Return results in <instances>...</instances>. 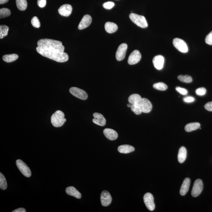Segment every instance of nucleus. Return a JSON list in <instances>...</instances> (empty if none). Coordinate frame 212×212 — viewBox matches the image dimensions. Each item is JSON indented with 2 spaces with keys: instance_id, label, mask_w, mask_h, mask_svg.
I'll return each instance as SVG.
<instances>
[{
  "instance_id": "obj_1",
  "label": "nucleus",
  "mask_w": 212,
  "mask_h": 212,
  "mask_svg": "<svg viewBox=\"0 0 212 212\" xmlns=\"http://www.w3.org/2000/svg\"><path fill=\"white\" fill-rule=\"evenodd\" d=\"M36 51L38 53L57 62L64 63L68 60L69 57L64 52V47L62 43L53 39H44L38 42Z\"/></svg>"
},
{
  "instance_id": "obj_2",
  "label": "nucleus",
  "mask_w": 212,
  "mask_h": 212,
  "mask_svg": "<svg viewBox=\"0 0 212 212\" xmlns=\"http://www.w3.org/2000/svg\"><path fill=\"white\" fill-rule=\"evenodd\" d=\"M64 114L60 110H57L52 114L51 118V123L54 127H60L62 126L66 121Z\"/></svg>"
},
{
  "instance_id": "obj_3",
  "label": "nucleus",
  "mask_w": 212,
  "mask_h": 212,
  "mask_svg": "<svg viewBox=\"0 0 212 212\" xmlns=\"http://www.w3.org/2000/svg\"><path fill=\"white\" fill-rule=\"evenodd\" d=\"M129 18L132 21L139 27L142 28H145L148 26L147 21L143 16L131 13L130 14Z\"/></svg>"
},
{
  "instance_id": "obj_4",
  "label": "nucleus",
  "mask_w": 212,
  "mask_h": 212,
  "mask_svg": "<svg viewBox=\"0 0 212 212\" xmlns=\"http://www.w3.org/2000/svg\"><path fill=\"white\" fill-rule=\"evenodd\" d=\"M16 165L19 171L24 176L28 178L30 177L31 176V172L30 168L22 160H17Z\"/></svg>"
},
{
  "instance_id": "obj_5",
  "label": "nucleus",
  "mask_w": 212,
  "mask_h": 212,
  "mask_svg": "<svg viewBox=\"0 0 212 212\" xmlns=\"http://www.w3.org/2000/svg\"><path fill=\"white\" fill-rule=\"evenodd\" d=\"M70 93L75 97L80 99L86 100L88 98L87 93L83 90L77 87H71L69 90Z\"/></svg>"
},
{
  "instance_id": "obj_6",
  "label": "nucleus",
  "mask_w": 212,
  "mask_h": 212,
  "mask_svg": "<svg viewBox=\"0 0 212 212\" xmlns=\"http://www.w3.org/2000/svg\"><path fill=\"white\" fill-rule=\"evenodd\" d=\"M203 189V184L201 179H197L194 184L191 191V195L194 197H197L201 193Z\"/></svg>"
},
{
  "instance_id": "obj_7",
  "label": "nucleus",
  "mask_w": 212,
  "mask_h": 212,
  "mask_svg": "<svg viewBox=\"0 0 212 212\" xmlns=\"http://www.w3.org/2000/svg\"><path fill=\"white\" fill-rule=\"evenodd\" d=\"M174 47L180 52L187 53L188 51V45L184 40L179 38H175L173 40Z\"/></svg>"
},
{
  "instance_id": "obj_8",
  "label": "nucleus",
  "mask_w": 212,
  "mask_h": 212,
  "mask_svg": "<svg viewBox=\"0 0 212 212\" xmlns=\"http://www.w3.org/2000/svg\"><path fill=\"white\" fill-rule=\"evenodd\" d=\"M138 105L142 110V113H150L152 109V104L146 98H142Z\"/></svg>"
},
{
  "instance_id": "obj_9",
  "label": "nucleus",
  "mask_w": 212,
  "mask_h": 212,
  "mask_svg": "<svg viewBox=\"0 0 212 212\" xmlns=\"http://www.w3.org/2000/svg\"><path fill=\"white\" fill-rule=\"evenodd\" d=\"M143 200L147 209L151 211L154 210L155 209V205L152 195L149 193H146L143 197Z\"/></svg>"
},
{
  "instance_id": "obj_10",
  "label": "nucleus",
  "mask_w": 212,
  "mask_h": 212,
  "mask_svg": "<svg viewBox=\"0 0 212 212\" xmlns=\"http://www.w3.org/2000/svg\"><path fill=\"white\" fill-rule=\"evenodd\" d=\"M127 48L128 46L126 43H122L120 45L116 52V59L117 60L121 61L125 58Z\"/></svg>"
},
{
  "instance_id": "obj_11",
  "label": "nucleus",
  "mask_w": 212,
  "mask_h": 212,
  "mask_svg": "<svg viewBox=\"0 0 212 212\" xmlns=\"http://www.w3.org/2000/svg\"><path fill=\"white\" fill-rule=\"evenodd\" d=\"M141 54L138 50L133 51L129 56L128 63L130 65H133L137 64L141 59Z\"/></svg>"
},
{
  "instance_id": "obj_12",
  "label": "nucleus",
  "mask_w": 212,
  "mask_h": 212,
  "mask_svg": "<svg viewBox=\"0 0 212 212\" xmlns=\"http://www.w3.org/2000/svg\"><path fill=\"white\" fill-rule=\"evenodd\" d=\"M101 201L103 206H109L112 201V197L110 193L106 191H103L101 194Z\"/></svg>"
},
{
  "instance_id": "obj_13",
  "label": "nucleus",
  "mask_w": 212,
  "mask_h": 212,
  "mask_svg": "<svg viewBox=\"0 0 212 212\" xmlns=\"http://www.w3.org/2000/svg\"><path fill=\"white\" fill-rule=\"evenodd\" d=\"M152 62L155 68L158 70H160L164 67V58L161 55H158L154 57Z\"/></svg>"
},
{
  "instance_id": "obj_14",
  "label": "nucleus",
  "mask_w": 212,
  "mask_h": 212,
  "mask_svg": "<svg viewBox=\"0 0 212 212\" xmlns=\"http://www.w3.org/2000/svg\"><path fill=\"white\" fill-rule=\"evenodd\" d=\"M92 21L91 17L89 15H86L83 17L78 25L79 30H81L86 28L90 25Z\"/></svg>"
},
{
  "instance_id": "obj_15",
  "label": "nucleus",
  "mask_w": 212,
  "mask_h": 212,
  "mask_svg": "<svg viewBox=\"0 0 212 212\" xmlns=\"http://www.w3.org/2000/svg\"><path fill=\"white\" fill-rule=\"evenodd\" d=\"M93 116L94 117V118L93 119V123L100 126H104L106 125V119L102 114L96 113L93 114Z\"/></svg>"
},
{
  "instance_id": "obj_16",
  "label": "nucleus",
  "mask_w": 212,
  "mask_h": 212,
  "mask_svg": "<svg viewBox=\"0 0 212 212\" xmlns=\"http://www.w3.org/2000/svg\"><path fill=\"white\" fill-rule=\"evenodd\" d=\"M72 6L69 4L63 5L58 9L59 14L64 17L69 16L72 13Z\"/></svg>"
},
{
  "instance_id": "obj_17",
  "label": "nucleus",
  "mask_w": 212,
  "mask_h": 212,
  "mask_svg": "<svg viewBox=\"0 0 212 212\" xmlns=\"http://www.w3.org/2000/svg\"><path fill=\"white\" fill-rule=\"evenodd\" d=\"M103 134L107 139L110 140H114L118 137V133L111 129H105L103 130Z\"/></svg>"
},
{
  "instance_id": "obj_18",
  "label": "nucleus",
  "mask_w": 212,
  "mask_h": 212,
  "mask_svg": "<svg viewBox=\"0 0 212 212\" xmlns=\"http://www.w3.org/2000/svg\"><path fill=\"white\" fill-rule=\"evenodd\" d=\"M190 179L188 178H187L184 180L180 189V194L181 195H185L188 193L190 187Z\"/></svg>"
},
{
  "instance_id": "obj_19",
  "label": "nucleus",
  "mask_w": 212,
  "mask_h": 212,
  "mask_svg": "<svg viewBox=\"0 0 212 212\" xmlns=\"http://www.w3.org/2000/svg\"><path fill=\"white\" fill-rule=\"evenodd\" d=\"M66 192L69 195L73 196L77 199L81 198V193L73 187H69L66 189Z\"/></svg>"
},
{
  "instance_id": "obj_20",
  "label": "nucleus",
  "mask_w": 212,
  "mask_h": 212,
  "mask_svg": "<svg viewBox=\"0 0 212 212\" xmlns=\"http://www.w3.org/2000/svg\"><path fill=\"white\" fill-rule=\"evenodd\" d=\"M118 150L121 153L128 154L133 152L135 150V148L132 146L128 145H124L118 147Z\"/></svg>"
},
{
  "instance_id": "obj_21",
  "label": "nucleus",
  "mask_w": 212,
  "mask_h": 212,
  "mask_svg": "<svg viewBox=\"0 0 212 212\" xmlns=\"http://www.w3.org/2000/svg\"><path fill=\"white\" fill-rule=\"evenodd\" d=\"M105 30L108 33L112 34L117 31L118 27L116 24L108 22L105 23Z\"/></svg>"
},
{
  "instance_id": "obj_22",
  "label": "nucleus",
  "mask_w": 212,
  "mask_h": 212,
  "mask_svg": "<svg viewBox=\"0 0 212 212\" xmlns=\"http://www.w3.org/2000/svg\"><path fill=\"white\" fill-rule=\"evenodd\" d=\"M187 152L186 148L181 147L179 149L178 158L179 163L182 164L184 163L187 157Z\"/></svg>"
},
{
  "instance_id": "obj_23",
  "label": "nucleus",
  "mask_w": 212,
  "mask_h": 212,
  "mask_svg": "<svg viewBox=\"0 0 212 212\" xmlns=\"http://www.w3.org/2000/svg\"><path fill=\"white\" fill-rule=\"evenodd\" d=\"M142 99L141 97L139 95L133 94L130 95L129 97L128 101L132 105H138Z\"/></svg>"
},
{
  "instance_id": "obj_24",
  "label": "nucleus",
  "mask_w": 212,
  "mask_h": 212,
  "mask_svg": "<svg viewBox=\"0 0 212 212\" xmlns=\"http://www.w3.org/2000/svg\"><path fill=\"white\" fill-rule=\"evenodd\" d=\"M201 127V124L197 122L188 124L185 127V130L187 132H191Z\"/></svg>"
},
{
  "instance_id": "obj_25",
  "label": "nucleus",
  "mask_w": 212,
  "mask_h": 212,
  "mask_svg": "<svg viewBox=\"0 0 212 212\" xmlns=\"http://www.w3.org/2000/svg\"><path fill=\"white\" fill-rule=\"evenodd\" d=\"M18 58H19V56L16 54H11L4 55L2 57V60L6 62L10 63L18 60Z\"/></svg>"
},
{
  "instance_id": "obj_26",
  "label": "nucleus",
  "mask_w": 212,
  "mask_h": 212,
  "mask_svg": "<svg viewBox=\"0 0 212 212\" xmlns=\"http://www.w3.org/2000/svg\"><path fill=\"white\" fill-rule=\"evenodd\" d=\"M17 7L21 11H24L27 8L28 4L26 0H16Z\"/></svg>"
},
{
  "instance_id": "obj_27",
  "label": "nucleus",
  "mask_w": 212,
  "mask_h": 212,
  "mask_svg": "<svg viewBox=\"0 0 212 212\" xmlns=\"http://www.w3.org/2000/svg\"><path fill=\"white\" fill-rule=\"evenodd\" d=\"M8 30L9 28L8 26L5 25L0 26V38L1 39L7 36Z\"/></svg>"
},
{
  "instance_id": "obj_28",
  "label": "nucleus",
  "mask_w": 212,
  "mask_h": 212,
  "mask_svg": "<svg viewBox=\"0 0 212 212\" xmlns=\"http://www.w3.org/2000/svg\"><path fill=\"white\" fill-rule=\"evenodd\" d=\"M7 188V183L5 176L2 173H0V188L2 190H6Z\"/></svg>"
},
{
  "instance_id": "obj_29",
  "label": "nucleus",
  "mask_w": 212,
  "mask_h": 212,
  "mask_svg": "<svg viewBox=\"0 0 212 212\" xmlns=\"http://www.w3.org/2000/svg\"><path fill=\"white\" fill-rule=\"evenodd\" d=\"M154 88L158 90L164 91L168 89V87L166 84L163 83H158L154 84Z\"/></svg>"
},
{
  "instance_id": "obj_30",
  "label": "nucleus",
  "mask_w": 212,
  "mask_h": 212,
  "mask_svg": "<svg viewBox=\"0 0 212 212\" xmlns=\"http://www.w3.org/2000/svg\"><path fill=\"white\" fill-rule=\"evenodd\" d=\"M11 14V11L6 8H2L0 10V18L1 19L8 17Z\"/></svg>"
},
{
  "instance_id": "obj_31",
  "label": "nucleus",
  "mask_w": 212,
  "mask_h": 212,
  "mask_svg": "<svg viewBox=\"0 0 212 212\" xmlns=\"http://www.w3.org/2000/svg\"><path fill=\"white\" fill-rule=\"evenodd\" d=\"M178 78L181 82L185 83H190L192 82L193 80L192 77L188 75H185V76L180 75L178 76Z\"/></svg>"
},
{
  "instance_id": "obj_32",
  "label": "nucleus",
  "mask_w": 212,
  "mask_h": 212,
  "mask_svg": "<svg viewBox=\"0 0 212 212\" xmlns=\"http://www.w3.org/2000/svg\"><path fill=\"white\" fill-rule=\"evenodd\" d=\"M132 111L134 112V114L136 115H139L142 113V110L138 105H132L131 107Z\"/></svg>"
},
{
  "instance_id": "obj_33",
  "label": "nucleus",
  "mask_w": 212,
  "mask_h": 212,
  "mask_svg": "<svg viewBox=\"0 0 212 212\" xmlns=\"http://www.w3.org/2000/svg\"><path fill=\"white\" fill-rule=\"evenodd\" d=\"M31 23L34 27L39 28L40 27V22L37 17L35 16L32 18L31 20Z\"/></svg>"
},
{
  "instance_id": "obj_34",
  "label": "nucleus",
  "mask_w": 212,
  "mask_h": 212,
  "mask_svg": "<svg viewBox=\"0 0 212 212\" xmlns=\"http://www.w3.org/2000/svg\"><path fill=\"white\" fill-rule=\"evenodd\" d=\"M115 4L114 2H111V1H109V2H105L103 5V6L104 8L107 9V10H110L113 8Z\"/></svg>"
},
{
  "instance_id": "obj_35",
  "label": "nucleus",
  "mask_w": 212,
  "mask_h": 212,
  "mask_svg": "<svg viewBox=\"0 0 212 212\" xmlns=\"http://www.w3.org/2000/svg\"><path fill=\"white\" fill-rule=\"evenodd\" d=\"M196 93L197 95L202 96L204 95L206 93V90L204 88H198L196 91Z\"/></svg>"
},
{
  "instance_id": "obj_36",
  "label": "nucleus",
  "mask_w": 212,
  "mask_h": 212,
  "mask_svg": "<svg viewBox=\"0 0 212 212\" xmlns=\"http://www.w3.org/2000/svg\"><path fill=\"white\" fill-rule=\"evenodd\" d=\"M205 42L208 44L212 45V31L207 35Z\"/></svg>"
},
{
  "instance_id": "obj_37",
  "label": "nucleus",
  "mask_w": 212,
  "mask_h": 212,
  "mask_svg": "<svg viewBox=\"0 0 212 212\" xmlns=\"http://www.w3.org/2000/svg\"><path fill=\"white\" fill-rule=\"evenodd\" d=\"M176 90L178 93H181V94L183 95H186L188 93V91L187 90L184 89V88L180 87H177L176 88Z\"/></svg>"
},
{
  "instance_id": "obj_38",
  "label": "nucleus",
  "mask_w": 212,
  "mask_h": 212,
  "mask_svg": "<svg viewBox=\"0 0 212 212\" xmlns=\"http://www.w3.org/2000/svg\"><path fill=\"white\" fill-rule=\"evenodd\" d=\"M38 5L40 8H44L45 6L47 1L46 0H38Z\"/></svg>"
},
{
  "instance_id": "obj_39",
  "label": "nucleus",
  "mask_w": 212,
  "mask_h": 212,
  "mask_svg": "<svg viewBox=\"0 0 212 212\" xmlns=\"http://www.w3.org/2000/svg\"><path fill=\"white\" fill-rule=\"evenodd\" d=\"M184 102L189 103L194 102V101H195V99L193 97L188 96L184 97Z\"/></svg>"
},
{
  "instance_id": "obj_40",
  "label": "nucleus",
  "mask_w": 212,
  "mask_h": 212,
  "mask_svg": "<svg viewBox=\"0 0 212 212\" xmlns=\"http://www.w3.org/2000/svg\"><path fill=\"white\" fill-rule=\"evenodd\" d=\"M205 108L208 111L212 112V102L207 103L205 105Z\"/></svg>"
},
{
  "instance_id": "obj_41",
  "label": "nucleus",
  "mask_w": 212,
  "mask_h": 212,
  "mask_svg": "<svg viewBox=\"0 0 212 212\" xmlns=\"http://www.w3.org/2000/svg\"><path fill=\"white\" fill-rule=\"evenodd\" d=\"M26 211L25 209L23 208H20L13 210L12 212H26Z\"/></svg>"
},
{
  "instance_id": "obj_42",
  "label": "nucleus",
  "mask_w": 212,
  "mask_h": 212,
  "mask_svg": "<svg viewBox=\"0 0 212 212\" xmlns=\"http://www.w3.org/2000/svg\"><path fill=\"white\" fill-rule=\"evenodd\" d=\"M9 0H0V4L3 5V4L7 3Z\"/></svg>"
},
{
  "instance_id": "obj_43",
  "label": "nucleus",
  "mask_w": 212,
  "mask_h": 212,
  "mask_svg": "<svg viewBox=\"0 0 212 212\" xmlns=\"http://www.w3.org/2000/svg\"><path fill=\"white\" fill-rule=\"evenodd\" d=\"M127 106L129 108H131V106H132V104H130L129 103L127 105Z\"/></svg>"
}]
</instances>
